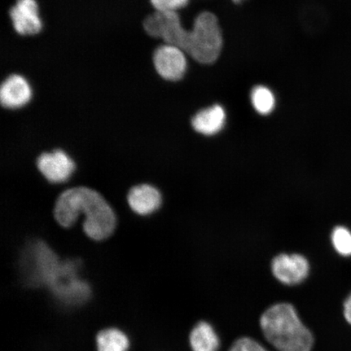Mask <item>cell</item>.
I'll return each mask as SVG.
<instances>
[{
    "mask_svg": "<svg viewBox=\"0 0 351 351\" xmlns=\"http://www.w3.org/2000/svg\"><path fill=\"white\" fill-rule=\"evenodd\" d=\"M252 102L254 109L261 115H267L275 106L274 95L265 86L254 88L252 93Z\"/></svg>",
    "mask_w": 351,
    "mask_h": 351,
    "instance_id": "obj_14",
    "label": "cell"
},
{
    "mask_svg": "<svg viewBox=\"0 0 351 351\" xmlns=\"http://www.w3.org/2000/svg\"><path fill=\"white\" fill-rule=\"evenodd\" d=\"M192 351H218L221 340L212 324L200 322L195 324L189 337Z\"/></svg>",
    "mask_w": 351,
    "mask_h": 351,
    "instance_id": "obj_12",
    "label": "cell"
},
{
    "mask_svg": "<svg viewBox=\"0 0 351 351\" xmlns=\"http://www.w3.org/2000/svg\"><path fill=\"white\" fill-rule=\"evenodd\" d=\"M229 351H269L260 342L251 337H241L231 346Z\"/></svg>",
    "mask_w": 351,
    "mask_h": 351,
    "instance_id": "obj_17",
    "label": "cell"
},
{
    "mask_svg": "<svg viewBox=\"0 0 351 351\" xmlns=\"http://www.w3.org/2000/svg\"><path fill=\"white\" fill-rule=\"evenodd\" d=\"M128 202L134 213L146 216L160 207L162 197L156 188L144 184L131 189Z\"/></svg>",
    "mask_w": 351,
    "mask_h": 351,
    "instance_id": "obj_10",
    "label": "cell"
},
{
    "mask_svg": "<svg viewBox=\"0 0 351 351\" xmlns=\"http://www.w3.org/2000/svg\"><path fill=\"white\" fill-rule=\"evenodd\" d=\"M34 97L29 79L20 73H11L0 84V106L7 111H19L27 107Z\"/></svg>",
    "mask_w": 351,
    "mask_h": 351,
    "instance_id": "obj_7",
    "label": "cell"
},
{
    "mask_svg": "<svg viewBox=\"0 0 351 351\" xmlns=\"http://www.w3.org/2000/svg\"><path fill=\"white\" fill-rule=\"evenodd\" d=\"M241 0H234V2L236 3H240Z\"/></svg>",
    "mask_w": 351,
    "mask_h": 351,
    "instance_id": "obj_19",
    "label": "cell"
},
{
    "mask_svg": "<svg viewBox=\"0 0 351 351\" xmlns=\"http://www.w3.org/2000/svg\"><path fill=\"white\" fill-rule=\"evenodd\" d=\"M152 64L158 77L165 82H177L186 73V56L181 48L162 43L153 51Z\"/></svg>",
    "mask_w": 351,
    "mask_h": 351,
    "instance_id": "obj_6",
    "label": "cell"
},
{
    "mask_svg": "<svg viewBox=\"0 0 351 351\" xmlns=\"http://www.w3.org/2000/svg\"><path fill=\"white\" fill-rule=\"evenodd\" d=\"M261 328L265 339L278 351H311L314 336L291 304L273 305L261 318Z\"/></svg>",
    "mask_w": 351,
    "mask_h": 351,
    "instance_id": "obj_3",
    "label": "cell"
},
{
    "mask_svg": "<svg viewBox=\"0 0 351 351\" xmlns=\"http://www.w3.org/2000/svg\"><path fill=\"white\" fill-rule=\"evenodd\" d=\"M55 217L60 226L71 227L80 214L86 217L84 231L94 240L108 238L115 230L116 215L98 192L86 187L66 191L57 200Z\"/></svg>",
    "mask_w": 351,
    "mask_h": 351,
    "instance_id": "obj_2",
    "label": "cell"
},
{
    "mask_svg": "<svg viewBox=\"0 0 351 351\" xmlns=\"http://www.w3.org/2000/svg\"><path fill=\"white\" fill-rule=\"evenodd\" d=\"M225 110L219 105L202 110L193 117L191 124L197 133L214 135L223 129L226 123Z\"/></svg>",
    "mask_w": 351,
    "mask_h": 351,
    "instance_id": "obj_11",
    "label": "cell"
},
{
    "mask_svg": "<svg viewBox=\"0 0 351 351\" xmlns=\"http://www.w3.org/2000/svg\"><path fill=\"white\" fill-rule=\"evenodd\" d=\"M271 269L280 282L293 285L304 282L309 274L310 266L300 254H282L274 258Z\"/></svg>",
    "mask_w": 351,
    "mask_h": 351,
    "instance_id": "obj_8",
    "label": "cell"
},
{
    "mask_svg": "<svg viewBox=\"0 0 351 351\" xmlns=\"http://www.w3.org/2000/svg\"><path fill=\"white\" fill-rule=\"evenodd\" d=\"M97 351H130V337L122 329L109 327L102 329L95 337Z\"/></svg>",
    "mask_w": 351,
    "mask_h": 351,
    "instance_id": "obj_13",
    "label": "cell"
},
{
    "mask_svg": "<svg viewBox=\"0 0 351 351\" xmlns=\"http://www.w3.org/2000/svg\"><path fill=\"white\" fill-rule=\"evenodd\" d=\"M7 16L13 32L21 37H34L44 29L41 7L38 0H16Z\"/></svg>",
    "mask_w": 351,
    "mask_h": 351,
    "instance_id": "obj_5",
    "label": "cell"
},
{
    "mask_svg": "<svg viewBox=\"0 0 351 351\" xmlns=\"http://www.w3.org/2000/svg\"><path fill=\"white\" fill-rule=\"evenodd\" d=\"M331 241L333 248L341 256L351 257V230L348 227H335L332 231Z\"/></svg>",
    "mask_w": 351,
    "mask_h": 351,
    "instance_id": "obj_15",
    "label": "cell"
},
{
    "mask_svg": "<svg viewBox=\"0 0 351 351\" xmlns=\"http://www.w3.org/2000/svg\"><path fill=\"white\" fill-rule=\"evenodd\" d=\"M342 315H343L345 322L351 327V291L345 298L343 304H342Z\"/></svg>",
    "mask_w": 351,
    "mask_h": 351,
    "instance_id": "obj_18",
    "label": "cell"
},
{
    "mask_svg": "<svg viewBox=\"0 0 351 351\" xmlns=\"http://www.w3.org/2000/svg\"><path fill=\"white\" fill-rule=\"evenodd\" d=\"M37 163L41 173L52 183L67 181L75 170V164L72 158L60 149L43 153L38 157Z\"/></svg>",
    "mask_w": 351,
    "mask_h": 351,
    "instance_id": "obj_9",
    "label": "cell"
},
{
    "mask_svg": "<svg viewBox=\"0 0 351 351\" xmlns=\"http://www.w3.org/2000/svg\"><path fill=\"white\" fill-rule=\"evenodd\" d=\"M222 35L218 20L213 13L205 12L197 16L194 26L188 30L183 51L201 64H212L221 53Z\"/></svg>",
    "mask_w": 351,
    "mask_h": 351,
    "instance_id": "obj_4",
    "label": "cell"
},
{
    "mask_svg": "<svg viewBox=\"0 0 351 351\" xmlns=\"http://www.w3.org/2000/svg\"><path fill=\"white\" fill-rule=\"evenodd\" d=\"M25 253L26 279L34 287L49 288L61 304L79 306L89 300V285L78 278V263H61L47 245L37 241Z\"/></svg>",
    "mask_w": 351,
    "mask_h": 351,
    "instance_id": "obj_1",
    "label": "cell"
},
{
    "mask_svg": "<svg viewBox=\"0 0 351 351\" xmlns=\"http://www.w3.org/2000/svg\"><path fill=\"white\" fill-rule=\"evenodd\" d=\"M154 11L160 12H178L185 8L189 0H149Z\"/></svg>",
    "mask_w": 351,
    "mask_h": 351,
    "instance_id": "obj_16",
    "label": "cell"
}]
</instances>
